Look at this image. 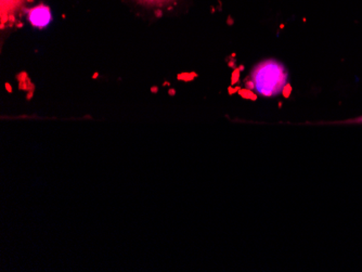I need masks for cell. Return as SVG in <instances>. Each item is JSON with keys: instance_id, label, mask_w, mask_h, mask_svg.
<instances>
[{"instance_id": "3957f363", "label": "cell", "mask_w": 362, "mask_h": 272, "mask_svg": "<svg viewBox=\"0 0 362 272\" xmlns=\"http://www.w3.org/2000/svg\"><path fill=\"white\" fill-rule=\"evenodd\" d=\"M28 19H30L33 25L37 26V28H44L52 20L50 9L42 5L33 8L28 13Z\"/></svg>"}, {"instance_id": "8992f818", "label": "cell", "mask_w": 362, "mask_h": 272, "mask_svg": "<svg viewBox=\"0 0 362 272\" xmlns=\"http://www.w3.org/2000/svg\"><path fill=\"white\" fill-rule=\"evenodd\" d=\"M346 123H362V117H358L356 119H351V121H347Z\"/></svg>"}, {"instance_id": "5b68a950", "label": "cell", "mask_w": 362, "mask_h": 272, "mask_svg": "<svg viewBox=\"0 0 362 272\" xmlns=\"http://www.w3.org/2000/svg\"><path fill=\"white\" fill-rule=\"evenodd\" d=\"M291 90H292V89H291L290 85H286L284 89V95H286V97H288V95H290Z\"/></svg>"}, {"instance_id": "6da1fadb", "label": "cell", "mask_w": 362, "mask_h": 272, "mask_svg": "<svg viewBox=\"0 0 362 272\" xmlns=\"http://www.w3.org/2000/svg\"><path fill=\"white\" fill-rule=\"evenodd\" d=\"M286 78L288 73L282 63L276 60L264 61L254 69L247 87L255 89L264 97H274L284 91Z\"/></svg>"}, {"instance_id": "7a4b0ae2", "label": "cell", "mask_w": 362, "mask_h": 272, "mask_svg": "<svg viewBox=\"0 0 362 272\" xmlns=\"http://www.w3.org/2000/svg\"><path fill=\"white\" fill-rule=\"evenodd\" d=\"M28 0H0V14H1V23L11 20L16 16V12L23 8L24 4Z\"/></svg>"}, {"instance_id": "277c9868", "label": "cell", "mask_w": 362, "mask_h": 272, "mask_svg": "<svg viewBox=\"0 0 362 272\" xmlns=\"http://www.w3.org/2000/svg\"><path fill=\"white\" fill-rule=\"evenodd\" d=\"M138 1L144 4V5L163 6L170 3V1H173V0H138Z\"/></svg>"}]
</instances>
